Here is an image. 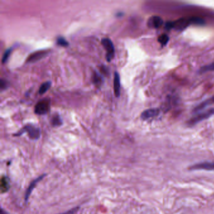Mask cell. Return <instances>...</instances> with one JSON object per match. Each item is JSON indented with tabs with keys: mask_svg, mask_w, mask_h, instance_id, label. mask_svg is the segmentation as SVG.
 <instances>
[{
	"mask_svg": "<svg viewBox=\"0 0 214 214\" xmlns=\"http://www.w3.org/2000/svg\"><path fill=\"white\" fill-rule=\"evenodd\" d=\"M50 108V100L47 99H44L40 100L35 105V113L38 115H44L47 114Z\"/></svg>",
	"mask_w": 214,
	"mask_h": 214,
	"instance_id": "2",
	"label": "cell"
},
{
	"mask_svg": "<svg viewBox=\"0 0 214 214\" xmlns=\"http://www.w3.org/2000/svg\"><path fill=\"white\" fill-rule=\"evenodd\" d=\"M12 48L8 49H7V50H6V52H5V54H4L3 56V58H2V63H5V62L7 61V60H8V57H9V56L10 55V54H11V52H12Z\"/></svg>",
	"mask_w": 214,
	"mask_h": 214,
	"instance_id": "20",
	"label": "cell"
},
{
	"mask_svg": "<svg viewBox=\"0 0 214 214\" xmlns=\"http://www.w3.org/2000/svg\"><path fill=\"white\" fill-rule=\"evenodd\" d=\"M102 81L101 77L99 76V75H98L97 73H95V74L94 76V82L95 84H100V82Z\"/></svg>",
	"mask_w": 214,
	"mask_h": 214,
	"instance_id": "22",
	"label": "cell"
},
{
	"mask_svg": "<svg viewBox=\"0 0 214 214\" xmlns=\"http://www.w3.org/2000/svg\"><path fill=\"white\" fill-rule=\"evenodd\" d=\"M1 214H8V213H7L6 211H5L3 208L1 209Z\"/></svg>",
	"mask_w": 214,
	"mask_h": 214,
	"instance_id": "24",
	"label": "cell"
},
{
	"mask_svg": "<svg viewBox=\"0 0 214 214\" xmlns=\"http://www.w3.org/2000/svg\"><path fill=\"white\" fill-rule=\"evenodd\" d=\"M188 22H189L188 20H186L185 19L178 20L176 21L173 22V28H175L176 29H178V30L184 29L188 25Z\"/></svg>",
	"mask_w": 214,
	"mask_h": 214,
	"instance_id": "11",
	"label": "cell"
},
{
	"mask_svg": "<svg viewBox=\"0 0 214 214\" xmlns=\"http://www.w3.org/2000/svg\"><path fill=\"white\" fill-rule=\"evenodd\" d=\"M27 133L29 137L32 139H37L40 136V131L36 126L33 125H26L17 134H15V136L21 135L24 133Z\"/></svg>",
	"mask_w": 214,
	"mask_h": 214,
	"instance_id": "1",
	"label": "cell"
},
{
	"mask_svg": "<svg viewBox=\"0 0 214 214\" xmlns=\"http://www.w3.org/2000/svg\"><path fill=\"white\" fill-rule=\"evenodd\" d=\"M10 188V182L7 176L2 177L1 180V192L2 193H5L8 191Z\"/></svg>",
	"mask_w": 214,
	"mask_h": 214,
	"instance_id": "12",
	"label": "cell"
},
{
	"mask_svg": "<svg viewBox=\"0 0 214 214\" xmlns=\"http://www.w3.org/2000/svg\"><path fill=\"white\" fill-rule=\"evenodd\" d=\"M214 70V63H212L208 65H206L203 67H202L200 71L201 72H208V71H212Z\"/></svg>",
	"mask_w": 214,
	"mask_h": 214,
	"instance_id": "18",
	"label": "cell"
},
{
	"mask_svg": "<svg viewBox=\"0 0 214 214\" xmlns=\"http://www.w3.org/2000/svg\"><path fill=\"white\" fill-rule=\"evenodd\" d=\"M188 21L190 23L196 24V25H203L205 23L204 20L199 17H192Z\"/></svg>",
	"mask_w": 214,
	"mask_h": 214,
	"instance_id": "15",
	"label": "cell"
},
{
	"mask_svg": "<svg viewBox=\"0 0 214 214\" xmlns=\"http://www.w3.org/2000/svg\"><path fill=\"white\" fill-rule=\"evenodd\" d=\"M45 176H46V174H44L39 176L38 178H35V179L33 181H32L30 183V185L28 186V188H27V190H26V191L25 192V202L28 201V198H29L31 192H33V189L35 188V187L37 186V185L39 183V182H40Z\"/></svg>",
	"mask_w": 214,
	"mask_h": 214,
	"instance_id": "5",
	"label": "cell"
},
{
	"mask_svg": "<svg viewBox=\"0 0 214 214\" xmlns=\"http://www.w3.org/2000/svg\"><path fill=\"white\" fill-rule=\"evenodd\" d=\"M213 102H214V98L213 97L207 100L206 101H205V102H202L201 104H200L198 107H197V108L195 109V112L197 113L198 111H201L202 110H203V109L207 108V107L208 105H210V104H212Z\"/></svg>",
	"mask_w": 214,
	"mask_h": 214,
	"instance_id": "13",
	"label": "cell"
},
{
	"mask_svg": "<svg viewBox=\"0 0 214 214\" xmlns=\"http://www.w3.org/2000/svg\"><path fill=\"white\" fill-rule=\"evenodd\" d=\"M47 54V51H39L37 52H35L33 54L30 55L27 59V62H31L37 61L44 57Z\"/></svg>",
	"mask_w": 214,
	"mask_h": 214,
	"instance_id": "9",
	"label": "cell"
},
{
	"mask_svg": "<svg viewBox=\"0 0 214 214\" xmlns=\"http://www.w3.org/2000/svg\"><path fill=\"white\" fill-rule=\"evenodd\" d=\"M159 113H160V111L158 109L153 108V109H147L141 114V118L142 119H143V120L149 119L153 118L155 116H157L159 114Z\"/></svg>",
	"mask_w": 214,
	"mask_h": 214,
	"instance_id": "6",
	"label": "cell"
},
{
	"mask_svg": "<svg viewBox=\"0 0 214 214\" xmlns=\"http://www.w3.org/2000/svg\"><path fill=\"white\" fill-rule=\"evenodd\" d=\"M213 114H214V109H212L210 110H209L208 112H205L204 113H202L201 114H200L198 116L196 117L195 118H193L190 123L193 124L195 123H197L198 121H200L207 118H208V116H210V115H212Z\"/></svg>",
	"mask_w": 214,
	"mask_h": 214,
	"instance_id": "10",
	"label": "cell"
},
{
	"mask_svg": "<svg viewBox=\"0 0 214 214\" xmlns=\"http://www.w3.org/2000/svg\"><path fill=\"white\" fill-rule=\"evenodd\" d=\"M57 43L58 45L60 46H63V47H67L68 45V43L67 42V41L62 37H58L57 40Z\"/></svg>",
	"mask_w": 214,
	"mask_h": 214,
	"instance_id": "19",
	"label": "cell"
},
{
	"mask_svg": "<svg viewBox=\"0 0 214 214\" xmlns=\"http://www.w3.org/2000/svg\"><path fill=\"white\" fill-rule=\"evenodd\" d=\"M120 77L118 72L114 73V91L116 97H118L120 95Z\"/></svg>",
	"mask_w": 214,
	"mask_h": 214,
	"instance_id": "7",
	"label": "cell"
},
{
	"mask_svg": "<svg viewBox=\"0 0 214 214\" xmlns=\"http://www.w3.org/2000/svg\"><path fill=\"white\" fill-rule=\"evenodd\" d=\"M52 124L54 126H59L62 124V119L59 116H54L52 119Z\"/></svg>",
	"mask_w": 214,
	"mask_h": 214,
	"instance_id": "16",
	"label": "cell"
},
{
	"mask_svg": "<svg viewBox=\"0 0 214 214\" xmlns=\"http://www.w3.org/2000/svg\"><path fill=\"white\" fill-rule=\"evenodd\" d=\"M169 41V37L167 36L166 34L161 35V36L158 38V42L162 45H165L167 44V43Z\"/></svg>",
	"mask_w": 214,
	"mask_h": 214,
	"instance_id": "17",
	"label": "cell"
},
{
	"mask_svg": "<svg viewBox=\"0 0 214 214\" xmlns=\"http://www.w3.org/2000/svg\"><path fill=\"white\" fill-rule=\"evenodd\" d=\"M50 86H51V82L50 81H47L43 83L39 89V94H43L45 93L48 91V89L50 87Z\"/></svg>",
	"mask_w": 214,
	"mask_h": 214,
	"instance_id": "14",
	"label": "cell"
},
{
	"mask_svg": "<svg viewBox=\"0 0 214 214\" xmlns=\"http://www.w3.org/2000/svg\"><path fill=\"white\" fill-rule=\"evenodd\" d=\"M190 170H207L214 171V161L212 162H203L197 163L191 166L189 168Z\"/></svg>",
	"mask_w": 214,
	"mask_h": 214,
	"instance_id": "4",
	"label": "cell"
},
{
	"mask_svg": "<svg viewBox=\"0 0 214 214\" xmlns=\"http://www.w3.org/2000/svg\"><path fill=\"white\" fill-rule=\"evenodd\" d=\"M101 44L106 50V58L108 62H110L114 55V47L112 41L108 38L102 39Z\"/></svg>",
	"mask_w": 214,
	"mask_h": 214,
	"instance_id": "3",
	"label": "cell"
},
{
	"mask_svg": "<svg viewBox=\"0 0 214 214\" xmlns=\"http://www.w3.org/2000/svg\"><path fill=\"white\" fill-rule=\"evenodd\" d=\"M163 24V20L159 16H153L148 21V25L153 28H160Z\"/></svg>",
	"mask_w": 214,
	"mask_h": 214,
	"instance_id": "8",
	"label": "cell"
},
{
	"mask_svg": "<svg viewBox=\"0 0 214 214\" xmlns=\"http://www.w3.org/2000/svg\"><path fill=\"white\" fill-rule=\"evenodd\" d=\"M7 86V81H4V80H2L1 81V87H2V89H5Z\"/></svg>",
	"mask_w": 214,
	"mask_h": 214,
	"instance_id": "23",
	"label": "cell"
},
{
	"mask_svg": "<svg viewBox=\"0 0 214 214\" xmlns=\"http://www.w3.org/2000/svg\"><path fill=\"white\" fill-rule=\"evenodd\" d=\"M79 207H75L72 209L69 210H68L64 213H60V214H75L79 210Z\"/></svg>",
	"mask_w": 214,
	"mask_h": 214,
	"instance_id": "21",
	"label": "cell"
}]
</instances>
